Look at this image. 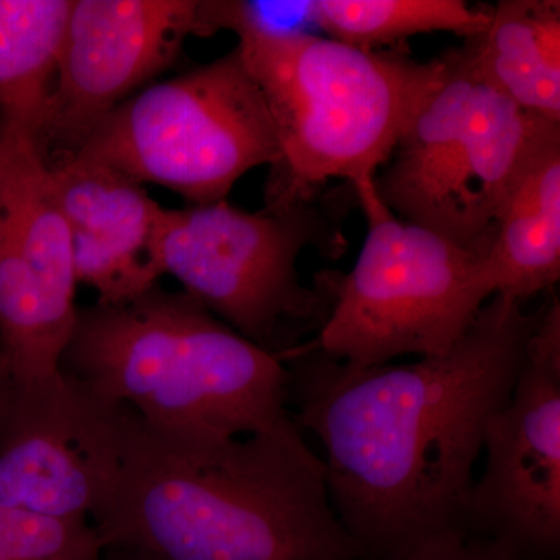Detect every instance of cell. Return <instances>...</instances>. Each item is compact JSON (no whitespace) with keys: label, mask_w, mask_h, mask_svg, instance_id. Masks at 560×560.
Masks as SVG:
<instances>
[{"label":"cell","mask_w":560,"mask_h":560,"mask_svg":"<svg viewBox=\"0 0 560 560\" xmlns=\"http://www.w3.org/2000/svg\"><path fill=\"white\" fill-rule=\"evenodd\" d=\"M541 308L495 294L447 353L415 363L350 366L312 342L283 359L291 418L323 447L331 508L361 559L399 560L463 526L486 429Z\"/></svg>","instance_id":"1"},{"label":"cell","mask_w":560,"mask_h":560,"mask_svg":"<svg viewBox=\"0 0 560 560\" xmlns=\"http://www.w3.org/2000/svg\"><path fill=\"white\" fill-rule=\"evenodd\" d=\"M91 523L103 548L160 560L361 559L311 447L168 433L135 411L119 481Z\"/></svg>","instance_id":"2"},{"label":"cell","mask_w":560,"mask_h":560,"mask_svg":"<svg viewBox=\"0 0 560 560\" xmlns=\"http://www.w3.org/2000/svg\"><path fill=\"white\" fill-rule=\"evenodd\" d=\"M61 371L154 430L267 434L308 448L289 407V370L184 291L160 285L79 308Z\"/></svg>","instance_id":"3"},{"label":"cell","mask_w":560,"mask_h":560,"mask_svg":"<svg viewBox=\"0 0 560 560\" xmlns=\"http://www.w3.org/2000/svg\"><path fill=\"white\" fill-rule=\"evenodd\" d=\"M232 33L278 135L268 208L315 200L331 179H374L453 65V49L418 61L401 49H360L300 28Z\"/></svg>","instance_id":"4"},{"label":"cell","mask_w":560,"mask_h":560,"mask_svg":"<svg viewBox=\"0 0 560 560\" xmlns=\"http://www.w3.org/2000/svg\"><path fill=\"white\" fill-rule=\"evenodd\" d=\"M352 190L346 183L315 200L256 213L228 200L165 209L158 268L231 329L283 360L329 316L338 272H323L307 287L298 260L307 246L327 257L345 250L341 224Z\"/></svg>","instance_id":"5"},{"label":"cell","mask_w":560,"mask_h":560,"mask_svg":"<svg viewBox=\"0 0 560 560\" xmlns=\"http://www.w3.org/2000/svg\"><path fill=\"white\" fill-rule=\"evenodd\" d=\"M374 180L353 186L366 238L352 270L338 272L329 316L312 345L359 368L444 355L493 296L486 276L492 242L463 245L400 220Z\"/></svg>","instance_id":"6"},{"label":"cell","mask_w":560,"mask_h":560,"mask_svg":"<svg viewBox=\"0 0 560 560\" xmlns=\"http://www.w3.org/2000/svg\"><path fill=\"white\" fill-rule=\"evenodd\" d=\"M70 154L158 184L195 206L226 200L243 175L278 164L280 147L264 95L235 47L136 92Z\"/></svg>","instance_id":"7"},{"label":"cell","mask_w":560,"mask_h":560,"mask_svg":"<svg viewBox=\"0 0 560 560\" xmlns=\"http://www.w3.org/2000/svg\"><path fill=\"white\" fill-rule=\"evenodd\" d=\"M132 410L58 372L10 388L0 423V508L92 521L119 481Z\"/></svg>","instance_id":"8"},{"label":"cell","mask_w":560,"mask_h":560,"mask_svg":"<svg viewBox=\"0 0 560 560\" xmlns=\"http://www.w3.org/2000/svg\"><path fill=\"white\" fill-rule=\"evenodd\" d=\"M463 526L537 560L560 545V302H544L508 404L489 420Z\"/></svg>","instance_id":"9"},{"label":"cell","mask_w":560,"mask_h":560,"mask_svg":"<svg viewBox=\"0 0 560 560\" xmlns=\"http://www.w3.org/2000/svg\"><path fill=\"white\" fill-rule=\"evenodd\" d=\"M197 0H72L40 150L70 153L92 128L178 60Z\"/></svg>","instance_id":"10"},{"label":"cell","mask_w":560,"mask_h":560,"mask_svg":"<svg viewBox=\"0 0 560 560\" xmlns=\"http://www.w3.org/2000/svg\"><path fill=\"white\" fill-rule=\"evenodd\" d=\"M49 167L77 280L95 290L97 304H125L156 287L160 202L142 184L79 154H62Z\"/></svg>","instance_id":"11"},{"label":"cell","mask_w":560,"mask_h":560,"mask_svg":"<svg viewBox=\"0 0 560 560\" xmlns=\"http://www.w3.org/2000/svg\"><path fill=\"white\" fill-rule=\"evenodd\" d=\"M558 124L526 113L480 72L453 165L442 235L470 246L492 242L497 213L523 162L540 136Z\"/></svg>","instance_id":"12"},{"label":"cell","mask_w":560,"mask_h":560,"mask_svg":"<svg viewBox=\"0 0 560 560\" xmlns=\"http://www.w3.org/2000/svg\"><path fill=\"white\" fill-rule=\"evenodd\" d=\"M477 38L453 49L451 75L401 136L388 168L374 180L378 198L394 215L440 234L453 165L480 79Z\"/></svg>","instance_id":"13"},{"label":"cell","mask_w":560,"mask_h":560,"mask_svg":"<svg viewBox=\"0 0 560 560\" xmlns=\"http://www.w3.org/2000/svg\"><path fill=\"white\" fill-rule=\"evenodd\" d=\"M486 276L493 296L528 302L560 279V124L523 162L493 223Z\"/></svg>","instance_id":"14"},{"label":"cell","mask_w":560,"mask_h":560,"mask_svg":"<svg viewBox=\"0 0 560 560\" xmlns=\"http://www.w3.org/2000/svg\"><path fill=\"white\" fill-rule=\"evenodd\" d=\"M482 79L526 113L560 121V2L501 0L477 38Z\"/></svg>","instance_id":"15"},{"label":"cell","mask_w":560,"mask_h":560,"mask_svg":"<svg viewBox=\"0 0 560 560\" xmlns=\"http://www.w3.org/2000/svg\"><path fill=\"white\" fill-rule=\"evenodd\" d=\"M72 0H0V130L38 139Z\"/></svg>","instance_id":"16"},{"label":"cell","mask_w":560,"mask_h":560,"mask_svg":"<svg viewBox=\"0 0 560 560\" xmlns=\"http://www.w3.org/2000/svg\"><path fill=\"white\" fill-rule=\"evenodd\" d=\"M302 13L331 39L383 50L423 33L477 38L489 28L492 7H470L464 0H312L302 3Z\"/></svg>","instance_id":"17"},{"label":"cell","mask_w":560,"mask_h":560,"mask_svg":"<svg viewBox=\"0 0 560 560\" xmlns=\"http://www.w3.org/2000/svg\"><path fill=\"white\" fill-rule=\"evenodd\" d=\"M102 551L90 521L0 508V560H101Z\"/></svg>","instance_id":"18"},{"label":"cell","mask_w":560,"mask_h":560,"mask_svg":"<svg viewBox=\"0 0 560 560\" xmlns=\"http://www.w3.org/2000/svg\"><path fill=\"white\" fill-rule=\"evenodd\" d=\"M399 560H537L523 552L471 533L464 526L441 530L412 547Z\"/></svg>","instance_id":"19"},{"label":"cell","mask_w":560,"mask_h":560,"mask_svg":"<svg viewBox=\"0 0 560 560\" xmlns=\"http://www.w3.org/2000/svg\"><path fill=\"white\" fill-rule=\"evenodd\" d=\"M101 560H160L145 551L132 548L106 547L103 548Z\"/></svg>","instance_id":"20"},{"label":"cell","mask_w":560,"mask_h":560,"mask_svg":"<svg viewBox=\"0 0 560 560\" xmlns=\"http://www.w3.org/2000/svg\"><path fill=\"white\" fill-rule=\"evenodd\" d=\"M10 383L5 375L0 371V423H2L3 415H5L7 405H9Z\"/></svg>","instance_id":"21"},{"label":"cell","mask_w":560,"mask_h":560,"mask_svg":"<svg viewBox=\"0 0 560 560\" xmlns=\"http://www.w3.org/2000/svg\"><path fill=\"white\" fill-rule=\"evenodd\" d=\"M2 153H3V138L0 136V160H2Z\"/></svg>","instance_id":"22"}]
</instances>
